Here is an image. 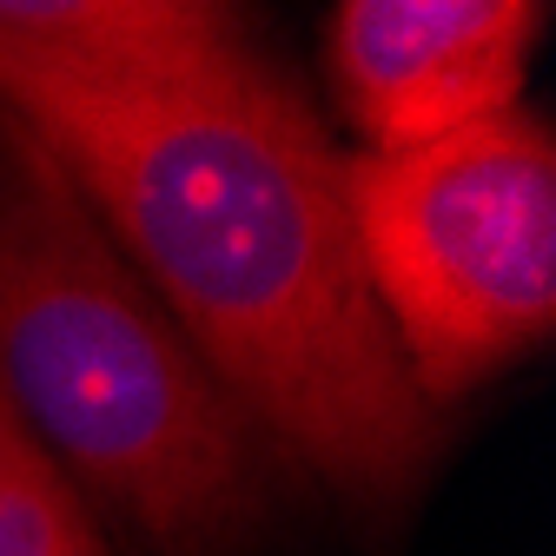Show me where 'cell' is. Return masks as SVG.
<instances>
[{"instance_id": "5b68a950", "label": "cell", "mask_w": 556, "mask_h": 556, "mask_svg": "<svg viewBox=\"0 0 556 556\" xmlns=\"http://www.w3.org/2000/svg\"><path fill=\"white\" fill-rule=\"evenodd\" d=\"M252 60L239 8L199 0H0V106L21 132L160 106Z\"/></svg>"}, {"instance_id": "7a4b0ae2", "label": "cell", "mask_w": 556, "mask_h": 556, "mask_svg": "<svg viewBox=\"0 0 556 556\" xmlns=\"http://www.w3.org/2000/svg\"><path fill=\"white\" fill-rule=\"evenodd\" d=\"M0 397L66 483L173 556L258 517L245 410L14 119H0Z\"/></svg>"}, {"instance_id": "3957f363", "label": "cell", "mask_w": 556, "mask_h": 556, "mask_svg": "<svg viewBox=\"0 0 556 556\" xmlns=\"http://www.w3.org/2000/svg\"><path fill=\"white\" fill-rule=\"evenodd\" d=\"M358 265L431 410L536 352L556 318V147L536 113L344 160Z\"/></svg>"}, {"instance_id": "8992f818", "label": "cell", "mask_w": 556, "mask_h": 556, "mask_svg": "<svg viewBox=\"0 0 556 556\" xmlns=\"http://www.w3.org/2000/svg\"><path fill=\"white\" fill-rule=\"evenodd\" d=\"M0 556H106L80 491L0 397Z\"/></svg>"}, {"instance_id": "6da1fadb", "label": "cell", "mask_w": 556, "mask_h": 556, "mask_svg": "<svg viewBox=\"0 0 556 556\" xmlns=\"http://www.w3.org/2000/svg\"><path fill=\"white\" fill-rule=\"evenodd\" d=\"M219 391L352 504H397L438 451L371 305L344 153L258 53L160 106L34 132Z\"/></svg>"}, {"instance_id": "277c9868", "label": "cell", "mask_w": 556, "mask_h": 556, "mask_svg": "<svg viewBox=\"0 0 556 556\" xmlns=\"http://www.w3.org/2000/svg\"><path fill=\"white\" fill-rule=\"evenodd\" d=\"M543 21L536 0H344L325 47L365 153H417L517 113Z\"/></svg>"}]
</instances>
